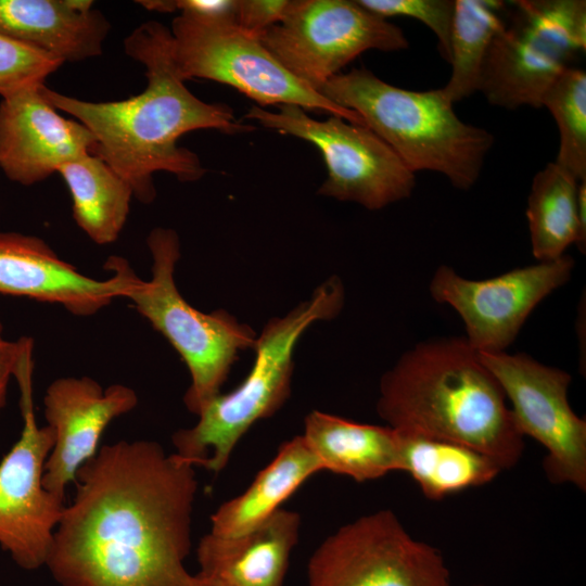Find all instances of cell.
<instances>
[{"label": "cell", "instance_id": "obj_18", "mask_svg": "<svg viewBox=\"0 0 586 586\" xmlns=\"http://www.w3.org/2000/svg\"><path fill=\"white\" fill-rule=\"evenodd\" d=\"M110 30L90 0H0V34L63 64L101 55Z\"/></svg>", "mask_w": 586, "mask_h": 586}, {"label": "cell", "instance_id": "obj_15", "mask_svg": "<svg viewBox=\"0 0 586 586\" xmlns=\"http://www.w3.org/2000/svg\"><path fill=\"white\" fill-rule=\"evenodd\" d=\"M43 85L22 87L0 102V169L8 179L26 187L93 153L95 145L86 126L63 117L49 103Z\"/></svg>", "mask_w": 586, "mask_h": 586}, {"label": "cell", "instance_id": "obj_17", "mask_svg": "<svg viewBox=\"0 0 586 586\" xmlns=\"http://www.w3.org/2000/svg\"><path fill=\"white\" fill-rule=\"evenodd\" d=\"M97 280L61 259L41 239L15 231H0V294L24 296L62 305L87 317L122 297L119 275Z\"/></svg>", "mask_w": 586, "mask_h": 586}, {"label": "cell", "instance_id": "obj_30", "mask_svg": "<svg viewBox=\"0 0 586 586\" xmlns=\"http://www.w3.org/2000/svg\"><path fill=\"white\" fill-rule=\"evenodd\" d=\"M21 354V341H9L3 336L0 322V413L7 403L8 386Z\"/></svg>", "mask_w": 586, "mask_h": 586}, {"label": "cell", "instance_id": "obj_3", "mask_svg": "<svg viewBox=\"0 0 586 586\" xmlns=\"http://www.w3.org/2000/svg\"><path fill=\"white\" fill-rule=\"evenodd\" d=\"M377 411L397 432L470 446L504 470L524 451L500 384L464 336L430 339L405 352L380 380Z\"/></svg>", "mask_w": 586, "mask_h": 586}, {"label": "cell", "instance_id": "obj_19", "mask_svg": "<svg viewBox=\"0 0 586 586\" xmlns=\"http://www.w3.org/2000/svg\"><path fill=\"white\" fill-rule=\"evenodd\" d=\"M300 526L297 512L280 508L240 535L219 536L209 532L196 549L198 574L232 586H282Z\"/></svg>", "mask_w": 586, "mask_h": 586}, {"label": "cell", "instance_id": "obj_25", "mask_svg": "<svg viewBox=\"0 0 586 586\" xmlns=\"http://www.w3.org/2000/svg\"><path fill=\"white\" fill-rule=\"evenodd\" d=\"M506 7L500 0H455L451 74L442 88L453 104L477 92L486 53L505 23Z\"/></svg>", "mask_w": 586, "mask_h": 586}, {"label": "cell", "instance_id": "obj_16", "mask_svg": "<svg viewBox=\"0 0 586 586\" xmlns=\"http://www.w3.org/2000/svg\"><path fill=\"white\" fill-rule=\"evenodd\" d=\"M137 404L135 390L123 384L103 388L89 377L54 380L43 397L47 425L54 434L44 466L43 486L64 499L65 489L75 482L78 470L100 449L106 426Z\"/></svg>", "mask_w": 586, "mask_h": 586}, {"label": "cell", "instance_id": "obj_13", "mask_svg": "<svg viewBox=\"0 0 586 586\" xmlns=\"http://www.w3.org/2000/svg\"><path fill=\"white\" fill-rule=\"evenodd\" d=\"M477 353L500 384L520 433L545 447L547 479L585 493L586 421L569 403L571 374L525 353Z\"/></svg>", "mask_w": 586, "mask_h": 586}, {"label": "cell", "instance_id": "obj_23", "mask_svg": "<svg viewBox=\"0 0 586 586\" xmlns=\"http://www.w3.org/2000/svg\"><path fill=\"white\" fill-rule=\"evenodd\" d=\"M58 173L69 190L79 228L97 244L116 241L133 196L129 183L92 153L64 164Z\"/></svg>", "mask_w": 586, "mask_h": 586}, {"label": "cell", "instance_id": "obj_2", "mask_svg": "<svg viewBox=\"0 0 586 586\" xmlns=\"http://www.w3.org/2000/svg\"><path fill=\"white\" fill-rule=\"evenodd\" d=\"M125 53L145 66L148 84L125 100L92 102L42 86L49 103L86 126L95 138L94 155L126 180L133 196L150 204L156 196L153 176L166 171L183 182L203 177L205 168L193 151L178 145L198 129L227 135L254 127L234 118L230 106L207 103L184 85L171 52L170 29L157 21L140 24L124 40Z\"/></svg>", "mask_w": 586, "mask_h": 586}, {"label": "cell", "instance_id": "obj_7", "mask_svg": "<svg viewBox=\"0 0 586 586\" xmlns=\"http://www.w3.org/2000/svg\"><path fill=\"white\" fill-rule=\"evenodd\" d=\"M585 50V0L509 1L477 92L502 109H540L550 85Z\"/></svg>", "mask_w": 586, "mask_h": 586}, {"label": "cell", "instance_id": "obj_32", "mask_svg": "<svg viewBox=\"0 0 586 586\" xmlns=\"http://www.w3.org/2000/svg\"><path fill=\"white\" fill-rule=\"evenodd\" d=\"M472 586H484V585H472Z\"/></svg>", "mask_w": 586, "mask_h": 586}, {"label": "cell", "instance_id": "obj_29", "mask_svg": "<svg viewBox=\"0 0 586 586\" xmlns=\"http://www.w3.org/2000/svg\"><path fill=\"white\" fill-rule=\"evenodd\" d=\"M290 4V0H237L235 24L246 33L259 35L279 23Z\"/></svg>", "mask_w": 586, "mask_h": 586}, {"label": "cell", "instance_id": "obj_11", "mask_svg": "<svg viewBox=\"0 0 586 586\" xmlns=\"http://www.w3.org/2000/svg\"><path fill=\"white\" fill-rule=\"evenodd\" d=\"M33 351L21 354L14 378L20 387L23 429L0 461V547L24 570L46 565L64 499L43 486L54 444L49 425L37 424L33 402Z\"/></svg>", "mask_w": 586, "mask_h": 586}, {"label": "cell", "instance_id": "obj_6", "mask_svg": "<svg viewBox=\"0 0 586 586\" xmlns=\"http://www.w3.org/2000/svg\"><path fill=\"white\" fill-rule=\"evenodd\" d=\"M146 244L152 256L151 279H140L128 262L111 256L104 268L124 283L122 297L162 333L184 361L191 384L183 402L194 415L220 393L238 354L254 348L256 336L226 310L205 314L191 306L175 283L180 240L169 228L153 229Z\"/></svg>", "mask_w": 586, "mask_h": 586}, {"label": "cell", "instance_id": "obj_24", "mask_svg": "<svg viewBox=\"0 0 586 586\" xmlns=\"http://www.w3.org/2000/svg\"><path fill=\"white\" fill-rule=\"evenodd\" d=\"M578 183L555 162L534 176L526 217L532 253L538 262L561 257L571 244L585 252L586 232L578 218Z\"/></svg>", "mask_w": 586, "mask_h": 586}, {"label": "cell", "instance_id": "obj_27", "mask_svg": "<svg viewBox=\"0 0 586 586\" xmlns=\"http://www.w3.org/2000/svg\"><path fill=\"white\" fill-rule=\"evenodd\" d=\"M357 2L383 18L409 16L421 21L436 36L440 53L449 63L455 0H357Z\"/></svg>", "mask_w": 586, "mask_h": 586}, {"label": "cell", "instance_id": "obj_14", "mask_svg": "<svg viewBox=\"0 0 586 586\" xmlns=\"http://www.w3.org/2000/svg\"><path fill=\"white\" fill-rule=\"evenodd\" d=\"M574 265L564 254L485 280L463 278L442 265L431 279L430 294L459 314L475 351L506 352L534 308L571 279Z\"/></svg>", "mask_w": 586, "mask_h": 586}, {"label": "cell", "instance_id": "obj_1", "mask_svg": "<svg viewBox=\"0 0 586 586\" xmlns=\"http://www.w3.org/2000/svg\"><path fill=\"white\" fill-rule=\"evenodd\" d=\"M46 562L61 586H206L184 560L194 466L153 441L103 445L77 472Z\"/></svg>", "mask_w": 586, "mask_h": 586}, {"label": "cell", "instance_id": "obj_4", "mask_svg": "<svg viewBox=\"0 0 586 586\" xmlns=\"http://www.w3.org/2000/svg\"><path fill=\"white\" fill-rule=\"evenodd\" d=\"M318 93L356 112L411 171L442 174L460 190L477 181L494 144L489 131L457 116L442 89L398 88L360 67L333 76Z\"/></svg>", "mask_w": 586, "mask_h": 586}, {"label": "cell", "instance_id": "obj_5", "mask_svg": "<svg viewBox=\"0 0 586 586\" xmlns=\"http://www.w3.org/2000/svg\"><path fill=\"white\" fill-rule=\"evenodd\" d=\"M344 304V289L329 278L282 318H272L256 339L255 360L243 382L227 394L219 393L199 412V421L174 433L175 454L215 473L225 469L247 430L272 416L291 391L293 352L306 329L318 320L334 318Z\"/></svg>", "mask_w": 586, "mask_h": 586}, {"label": "cell", "instance_id": "obj_26", "mask_svg": "<svg viewBox=\"0 0 586 586\" xmlns=\"http://www.w3.org/2000/svg\"><path fill=\"white\" fill-rule=\"evenodd\" d=\"M556 120L560 146L555 163L578 182L586 181V73L570 66L542 99Z\"/></svg>", "mask_w": 586, "mask_h": 586}, {"label": "cell", "instance_id": "obj_8", "mask_svg": "<svg viewBox=\"0 0 586 586\" xmlns=\"http://www.w3.org/2000/svg\"><path fill=\"white\" fill-rule=\"evenodd\" d=\"M170 34L173 58L184 81L214 80L235 88L259 107L297 105L365 126L356 112L335 105L284 69L256 35L235 24L234 15L182 12L173 20Z\"/></svg>", "mask_w": 586, "mask_h": 586}, {"label": "cell", "instance_id": "obj_20", "mask_svg": "<svg viewBox=\"0 0 586 586\" xmlns=\"http://www.w3.org/2000/svg\"><path fill=\"white\" fill-rule=\"evenodd\" d=\"M306 443L322 469L366 482L400 471L399 442L390 426L365 424L314 410L304 422Z\"/></svg>", "mask_w": 586, "mask_h": 586}, {"label": "cell", "instance_id": "obj_10", "mask_svg": "<svg viewBox=\"0 0 586 586\" xmlns=\"http://www.w3.org/2000/svg\"><path fill=\"white\" fill-rule=\"evenodd\" d=\"M257 37L284 69L317 92L365 51L409 47L398 26L357 0H290L284 17Z\"/></svg>", "mask_w": 586, "mask_h": 586}, {"label": "cell", "instance_id": "obj_21", "mask_svg": "<svg viewBox=\"0 0 586 586\" xmlns=\"http://www.w3.org/2000/svg\"><path fill=\"white\" fill-rule=\"evenodd\" d=\"M322 470L303 435L284 442L250 486L213 513L211 533L234 536L256 527L279 510L307 479Z\"/></svg>", "mask_w": 586, "mask_h": 586}, {"label": "cell", "instance_id": "obj_28", "mask_svg": "<svg viewBox=\"0 0 586 586\" xmlns=\"http://www.w3.org/2000/svg\"><path fill=\"white\" fill-rule=\"evenodd\" d=\"M63 63L0 34V97L28 85L44 84Z\"/></svg>", "mask_w": 586, "mask_h": 586}, {"label": "cell", "instance_id": "obj_9", "mask_svg": "<svg viewBox=\"0 0 586 586\" xmlns=\"http://www.w3.org/2000/svg\"><path fill=\"white\" fill-rule=\"evenodd\" d=\"M244 117L317 146L328 171L320 195L374 211L409 198L415 189V173L367 126L336 115L317 120L291 104L276 112L253 105Z\"/></svg>", "mask_w": 586, "mask_h": 586}, {"label": "cell", "instance_id": "obj_12", "mask_svg": "<svg viewBox=\"0 0 586 586\" xmlns=\"http://www.w3.org/2000/svg\"><path fill=\"white\" fill-rule=\"evenodd\" d=\"M308 586H450L438 549L417 540L391 510L340 527L311 555Z\"/></svg>", "mask_w": 586, "mask_h": 586}, {"label": "cell", "instance_id": "obj_22", "mask_svg": "<svg viewBox=\"0 0 586 586\" xmlns=\"http://www.w3.org/2000/svg\"><path fill=\"white\" fill-rule=\"evenodd\" d=\"M400 471L424 497L441 500L492 482L504 471L491 456L470 446L419 434L397 432Z\"/></svg>", "mask_w": 586, "mask_h": 586}, {"label": "cell", "instance_id": "obj_31", "mask_svg": "<svg viewBox=\"0 0 586 586\" xmlns=\"http://www.w3.org/2000/svg\"><path fill=\"white\" fill-rule=\"evenodd\" d=\"M203 579L206 582V586H232L217 578H203Z\"/></svg>", "mask_w": 586, "mask_h": 586}]
</instances>
